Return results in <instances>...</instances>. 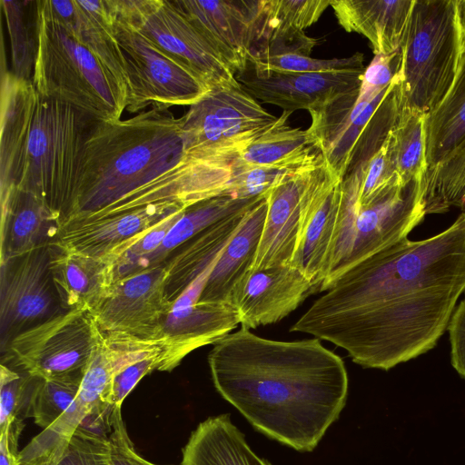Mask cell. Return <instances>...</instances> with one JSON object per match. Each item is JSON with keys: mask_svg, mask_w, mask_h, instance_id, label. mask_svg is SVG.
I'll return each mask as SVG.
<instances>
[{"mask_svg": "<svg viewBox=\"0 0 465 465\" xmlns=\"http://www.w3.org/2000/svg\"><path fill=\"white\" fill-rule=\"evenodd\" d=\"M465 292V213L438 234L403 238L338 277L291 327L388 371L433 349Z\"/></svg>", "mask_w": 465, "mask_h": 465, "instance_id": "cell-1", "label": "cell"}, {"mask_svg": "<svg viewBox=\"0 0 465 465\" xmlns=\"http://www.w3.org/2000/svg\"><path fill=\"white\" fill-rule=\"evenodd\" d=\"M213 345L208 363L216 391L265 436L312 451L339 419L348 374L320 339L274 341L242 326Z\"/></svg>", "mask_w": 465, "mask_h": 465, "instance_id": "cell-2", "label": "cell"}, {"mask_svg": "<svg viewBox=\"0 0 465 465\" xmlns=\"http://www.w3.org/2000/svg\"><path fill=\"white\" fill-rule=\"evenodd\" d=\"M184 155L182 119L166 110L99 121L85 142L64 224L109 206L178 165Z\"/></svg>", "mask_w": 465, "mask_h": 465, "instance_id": "cell-3", "label": "cell"}, {"mask_svg": "<svg viewBox=\"0 0 465 465\" xmlns=\"http://www.w3.org/2000/svg\"><path fill=\"white\" fill-rule=\"evenodd\" d=\"M37 51L33 84L100 121L121 119L127 99L97 54L52 9L37 1Z\"/></svg>", "mask_w": 465, "mask_h": 465, "instance_id": "cell-4", "label": "cell"}, {"mask_svg": "<svg viewBox=\"0 0 465 465\" xmlns=\"http://www.w3.org/2000/svg\"><path fill=\"white\" fill-rule=\"evenodd\" d=\"M99 121L38 94L16 186L37 196L62 226L74 201L85 142Z\"/></svg>", "mask_w": 465, "mask_h": 465, "instance_id": "cell-5", "label": "cell"}, {"mask_svg": "<svg viewBox=\"0 0 465 465\" xmlns=\"http://www.w3.org/2000/svg\"><path fill=\"white\" fill-rule=\"evenodd\" d=\"M463 54L456 0H415L394 74L399 109L432 112L452 86Z\"/></svg>", "mask_w": 465, "mask_h": 465, "instance_id": "cell-6", "label": "cell"}, {"mask_svg": "<svg viewBox=\"0 0 465 465\" xmlns=\"http://www.w3.org/2000/svg\"><path fill=\"white\" fill-rule=\"evenodd\" d=\"M360 168L342 180L337 221L318 292L351 267L403 238L425 215L424 181L397 185L366 206L359 204Z\"/></svg>", "mask_w": 465, "mask_h": 465, "instance_id": "cell-7", "label": "cell"}, {"mask_svg": "<svg viewBox=\"0 0 465 465\" xmlns=\"http://www.w3.org/2000/svg\"><path fill=\"white\" fill-rule=\"evenodd\" d=\"M309 113L308 130L329 169L343 180L383 144L397 120L399 105L393 84L379 91L361 84L360 89Z\"/></svg>", "mask_w": 465, "mask_h": 465, "instance_id": "cell-8", "label": "cell"}, {"mask_svg": "<svg viewBox=\"0 0 465 465\" xmlns=\"http://www.w3.org/2000/svg\"><path fill=\"white\" fill-rule=\"evenodd\" d=\"M181 119L185 155L205 160L241 154L281 120L241 84L211 87Z\"/></svg>", "mask_w": 465, "mask_h": 465, "instance_id": "cell-9", "label": "cell"}, {"mask_svg": "<svg viewBox=\"0 0 465 465\" xmlns=\"http://www.w3.org/2000/svg\"><path fill=\"white\" fill-rule=\"evenodd\" d=\"M112 12V27L124 57L129 82L126 109L148 106L166 110L192 105L211 88L200 75L159 49L132 24Z\"/></svg>", "mask_w": 465, "mask_h": 465, "instance_id": "cell-10", "label": "cell"}, {"mask_svg": "<svg viewBox=\"0 0 465 465\" xmlns=\"http://www.w3.org/2000/svg\"><path fill=\"white\" fill-rule=\"evenodd\" d=\"M102 334L90 310L68 311L18 334L5 354L34 378L82 375Z\"/></svg>", "mask_w": 465, "mask_h": 465, "instance_id": "cell-11", "label": "cell"}, {"mask_svg": "<svg viewBox=\"0 0 465 465\" xmlns=\"http://www.w3.org/2000/svg\"><path fill=\"white\" fill-rule=\"evenodd\" d=\"M113 10L163 52L211 87L237 85L235 74L215 47L172 0H110Z\"/></svg>", "mask_w": 465, "mask_h": 465, "instance_id": "cell-12", "label": "cell"}, {"mask_svg": "<svg viewBox=\"0 0 465 465\" xmlns=\"http://www.w3.org/2000/svg\"><path fill=\"white\" fill-rule=\"evenodd\" d=\"M52 243L0 262V345L63 312L50 268Z\"/></svg>", "mask_w": 465, "mask_h": 465, "instance_id": "cell-13", "label": "cell"}, {"mask_svg": "<svg viewBox=\"0 0 465 465\" xmlns=\"http://www.w3.org/2000/svg\"><path fill=\"white\" fill-rule=\"evenodd\" d=\"M223 250L173 302L165 315L159 338L165 344L164 356L159 371H171L190 352L215 343L240 323L238 313L231 304L199 302L209 274Z\"/></svg>", "mask_w": 465, "mask_h": 465, "instance_id": "cell-14", "label": "cell"}, {"mask_svg": "<svg viewBox=\"0 0 465 465\" xmlns=\"http://www.w3.org/2000/svg\"><path fill=\"white\" fill-rule=\"evenodd\" d=\"M172 1L236 76L247 70L260 41L265 0Z\"/></svg>", "mask_w": 465, "mask_h": 465, "instance_id": "cell-15", "label": "cell"}, {"mask_svg": "<svg viewBox=\"0 0 465 465\" xmlns=\"http://www.w3.org/2000/svg\"><path fill=\"white\" fill-rule=\"evenodd\" d=\"M164 282V262L114 282L107 295L90 311L100 331L159 339L163 319L172 307L165 297Z\"/></svg>", "mask_w": 465, "mask_h": 465, "instance_id": "cell-16", "label": "cell"}, {"mask_svg": "<svg viewBox=\"0 0 465 465\" xmlns=\"http://www.w3.org/2000/svg\"><path fill=\"white\" fill-rule=\"evenodd\" d=\"M342 179L322 158L312 170L304 188L293 266L303 272L314 292L323 282L327 257L335 230Z\"/></svg>", "mask_w": 465, "mask_h": 465, "instance_id": "cell-17", "label": "cell"}, {"mask_svg": "<svg viewBox=\"0 0 465 465\" xmlns=\"http://www.w3.org/2000/svg\"><path fill=\"white\" fill-rule=\"evenodd\" d=\"M313 293L302 270L279 265L248 272L233 288L229 303L242 326L251 330L281 321Z\"/></svg>", "mask_w": 465, "mask_h": 465, "instance_id": "cell-18", "label": "cell"}, {"mask_svg": "<svg viewBox=\"0 0 465 465\" xmlns=\"http://www.w3.org/2000/svg\"><path fill=\"white\" fill-rule=\"evenodd\" d=\"M365 69L303 74H259L247 69L236 76L255 99L280 106L283 111L310 110L360 89Z\"/></svg>", "mask_w": 465, "mask_h": 465, "instance_id": "cell-19", "label": "cell"}, {"mask_svg": "<svg viewBox=\"0 0 465 465\" xmlns=\"http://www.w3.org/2000/svg\"><path fill=\"white\" fill-rule=\"evenodd\" d=\"M183 209L187 208L166 202L118 214L68 222L62 226L56 242L64 247L109 262L120 248Z\"/></svg>", "mask_w": 465, "mask_h": 465, "instance_id": "cell-20", "label": "cell"}, {"mask_svg": "<svg viewBox=\"0 0 465 465\" xmlns=\"http://www.w3.org/2000/svg\"><path fill=\"white\" fill-rule=\"evenodd\" d=\"M322 158L290 173L268 192L263 230L250 271L292 264L302 196L312 170Z\"/></svg>", "mask_w": 465, "mask_h": 465, "instance_id": "cell-21", "label": "cell"}, {"mask_svg": "<svg viewBox=\"0 0 465 465\" xmlns=\"http://www.w3.org/2000/svg\"><path fill=\"white\" fill-rule=\"evenodd\" d=\"M38 93L33 82L16 77L2 66L0 192L16 186Z\"/></svg>", "mask_w": 465, "mask_h": 465, "instance_id": "cell-22", "label": "cell"}, {"mask_svg": "<svg viewBox=\"0 0 465 465\" xmlns=\"http://www.w3.org/2000/svg\"><path fill=\"white\" fill-rule=\"evenodd\" d=\"M61 228L59 217L37 196L12 186L1 195L0 262L56 242Z\"/></svg>", "mask_w": 465, "mask_h": 465, "instance_id": "cell-23", "label": "cell"}, {"mask_svg": "<svg viewBox=\"0 0 465 465\" xmlns=\"http://www.w3.org/2000/svg\"><path fill=\"white\" fill-rule=\"evenodd\" d=\"M51 272L64 312L92 310L110 292L114 266L102 258L52 243Z\"/></svg>", "mask_w": 465, "mask_h": 465, "instance_id": "cell-24", "label": "cell"}, {"mask_svg": "<svg viewBox=\"0 0 465 465\" xmlns=\"http://www.w3.org/2000/svg\"><path fill=\"white\" fill-rule=\"evenodd\" d=\"M415 0L331 1L340 25L364 35L374 54H398Z\"/></svg>", "mask_w": 465, "mask_h": 465, "instance_id": "cell-25", "label": "cell"}, {"mask_svg": "<svg viewBox=\"0 0 465 465\" xmlns=\"http://www.w3.org/2000/svg\"><path fill=\"white\" fill-rule=\"evenodd\" d=\"M329 5L328 0H265L262 33L252 58L291 53L310 55L318 40L303 30L317 22Z\"/></svg>", "mask_w": 465, "mask_h": 465, "instance_id": "cell-26", "label": "cell"}, {"mask_svg": "<svg viewBox=\"0 0 465 465\" xmlns=\"http://www.w3.org/2000/svg\"><path fill=\"white\" fill-rule=\"evenodd\" d=\"M267 208L266 194L246 212L238 230L213 265L199 302L230 304L233 288L253 264Z\"/></svg>", "mask_w": 465, "mask_h": 465, "instance_id": "cell-27", "label": "cell"}, {"mask_svg": "<svg viewBox=\"0 0 465 465\" xmlns=\"http://www.w3.org/2000/svg\"><path fill=\"white\" fill-rule=\"evenodd\" d=\"M252 206L208 226L176 249L164 262V292L170 303L173 304L217 258L223 248L234 235L246 212Z\"/></svg>", "mask_w": 465, "mask_h": 465, "instance_id": "cell-28", "label": "cell"}, {"mask_svg": "<svg viewBox=\"0 0 465 465\" xmlns=\"http://www.w3.org/2000/svg\"><path fill=\"white\" fill-rule=\"evenodd\" d=\"M181 465H272L257 456L229 414L202 421L183 449Z\"/></svg>", "mask_w": 465, "mask_h": 465, "instance_id": "cell-29", "label": "cell"}, {"mask_svg": "<svg viewBox=\"0 0 465 465\" xmlns=\"http://www.w3.org/2000/svg\"><path fill=\"white\" fill-rule=\"evenodd\" d=\"M103 337L114 366L106 403L113 408L122 407L125 397L143 376L160 370L165 344L162 339L122 332H103Z\"/></svg>", "mask_w": 465, "mask_h": 465, "instance_id": "cell-30", "label": "cell"}, {"mask_svg": "<svg viewBox=\"0 0 465 465\" xmlns=\"http://www.w3.org/2000/svg\"><path fill=\"white\" fill-rule=\"evenodd\" d=\"M292 113L283 111L275 127L250 143L241 153L245 163L262 167H300L322 157L316 138L308 129L288 125Z\"/></svg>", "mask_w": 465, "mask_h": 465, "instance_id": "cell-31", "label": "cell"}, {"mask_svg": "<svg viewBox=\"0 0 465 465\" xmlns=\"http://www.w3.org/2000/svg\"><path fill=\"white\" fill-rule=\"evenodd\" d=\"M424 127L428 173L465 139V53L452 86L426 114Z\"/></svg>", "mask_w": 465, "mask_h": 465, "instance_id": "cell-32", "label": "cell"}, {"mask_svg": "<svg viewBox=\"0 0 465 465\" xmlns=\"http://www.w3.org/2000/svg\"><path fill=\"white\" fill-rule=\"evenodd\" d=\"M266 194L250 199L217 196L188 207L170 229L161 246L140 263L137 272L163 263L176 249L203 230L253 205Z\"/></svg>", "mask_w": 465, "mask_h": 465, "instance_id": "cell-33", "label": "cell"}, {"mask_svg": "<svg viewBox=\"0 0 465 465\" xmlns=\"http://www.w3.org/2000/svg\"><path fill=\"white\" fill-rule=\"evenodd\" d=\"M425 117L424 113L416 109H399L386 139L391 160L403 186L424 181L428 171Z\"/></svg>", "mask_w": 465, "mask_h": 465, "instance_id": "cell-34", "label": "cell"}, {"mask_svg": "<svg viewBox=\"0 0 465 465\" xmlns=\"http://www.w3.org/2000/svg\"><path fill=\"white\" fill-rule=\"evenodd\" d=\"M11 48V72L33 82L37 51V1H0Z\"/></svg>", "mask_w": 465, "mask_h": 465, "instance_id": "cell-35", "label": "cell"}, {"mask_svg": "<svg viewBox=\"0 0 465 465\" xmlns=\"http://www.w3.org/2000/svg\"><path fill=\"white\" fill-rule=\"evenodd\" d=\"M427 214L444 213L465 205V139L424 179Z\"/></svg>", "mask_w": 465, "mask_h": 465, "instance_id": "cell-36", "label": "cell"}, {"mask_svg": "<svg viewBox=\"0 0 465 465\" xmlns=\"http://www.w3.org/2000/svg\"><path fill=\"white\" fill-rule=\"evenodd\" d=\"M35 378L15 371L9 365L0 366V434H6L11 450L17 452L23 420L28 417Z\"/></svg>", "mask_w": 465, "mask_h": 465, "instance_id": "cell-37", "label": "cell"}, {"mask_svg": "<svg viewBox=\"0 0 465 465\" xmlns=\"http://www.w3.org/2000/svg\"><path fill=\"white\" fill-rule=\"evenodd\" d=\"M83 376L35 378L28 416H32L35 424L43 430L52 426L74 401Z\"/></svg>", "mask_w": 465, "mask_h": 465, "instance_id": "cell-38", "label": "cell"}, {"mask_svg": "<svg viewBox=\"0 0 465 465\" xmlns=\"http://www.w3.org/2000/svg\"><path fill=\"white\" fill-rule=\"evenodd\" d=\"M364 56L355 53L349 57L319 59L302 54H282L252 59L247 69L259 74L331 73L365 69Z\"/></svg>", "mask_w": 465, "mask_h": 465, "instance_id": "cell-39", "label": "cell"}, {"mask_svg": "<svg viewBox=\"0 0 465 465\" xmlns=\"http://www.w3.org/2000/svg\"><path fill=\"white\" fill-rule=\"evenodd\" d=\"M114 366L109 351L102 337L88 362L73 406L84 416L94 408L109 405L106 397L113 377Z\"/></svg>", "mask_w": 465, "mask_h": 465, "instance_id": "cell-40", "label": "cell"}, {"mask_svg": "<svg viewBox=\"0 0 465 465\" xmlns=\"http://www.w3.org/2000/svg\"><path fill=\"white\" fill-rule=\"evenodd\" d=\"M185 210H179L162 220L110 257L109 262L114 266V282L137 272L140 263L161 246L170 229Z\"/></svg>", "mask_w": 465, "mask_h": 465, "instance_id": "cell-41", "label": "cell"}, {"mask_svg": "<svg viewBox=\"0 0 465 465\" xmlns=\"http://www.w3.org/2000/svg\"><path fill=\"white\" fill-rule=\"evenodd\" d=\"M397 185L402 184L391 160L385 140L379 150L360 167L359 204L366 206Z\"/></svg>", "mask_w": 465, "mask_h": 465, "instance_id": "cell-42", "label": "cell"}, {"mask_svg": "<svg viewBox=\"0 0 465 465\" xmlns=\"http://www.w3.org/2000/svg\"><path fill=\"white\" fill-rule=\"evenodd\" d=\"M107 440L75 430L55 465H109Z\"/></svg>", "mask_w": 465, "mask_h": 465, "instance_id": "cell-43", "label": "cell"}, {"mask_svg": "<svg viewBox=\"0 0 465 465\" xmlns=\"http://www.w3.org/2000/svg\"><path fill=\"white\" fill-rule=\"evenodd\" d=\"M111 425L107 440L109 465H156L136 452L123 420L121 407L114 409Z\"/></svg>", "mask_w": 465, "mask_h": 465, "instance_id": "cell-44", "label": "cell"}, {"mask_svg": "<svg viewBox=\"0 0 465 465\" xmlns=\"http://www.w3.org/2000/svg\"><path fill=\"white\" fill-rule=\"evenodd\" d=\"M447 331L450 335L451 365L465 380V292L464 298L452 312Z\"/></svg>", "mask_w": 465, "mask_h": 465, "instance_id": "cell-45", "label": "cell"}, {"mask_svg": "<svg viewBox=\"0 0 465 465\" xmlns=\"http://www.w3.org/2000/svg\"><path fill=\"white\" fill-rule=\"evenodd\" d=\"M18 453L14 452L9 445L6 434H0V465H17Z\"/></svg>", "mask_w": 465, "mask_h": 465, "instance_id": "cell-46", "label": "cell"}, {"mask_svg": "<svg viewBox=\"0 0 465 465\" xmlns=\"http://www.w3.org/2000/svg\"><path fill=\"white\" fill-rule=\"evenodd\" d=\"M456 11L463 50L465 53V0H456Z\"/></svg>", "mask_w": 465, "mask_h": 465, "instance_id": "cell-47", "label": "cell"}, {"mask_svg": "<svg viewBox=\"0 0 465 465\" xmlns=\"http://www.w3.org/2000/svg\"><path fill=\"white\" fill-rule=\"evenodd\" d=\"M461 213H465V205L460 209Z\"/></svg>", "mask_w": 465, "mask_h": 465, "instance_id": "cell-48", "label": "cell"}, {"mask_svg": "<svg viewBox=\"0 0 465 465\" xmlns=\"http://www.w3.org/2000/svg\"><path fill=\"white\" fill-rule=\"evenodd\" d=\"M17 465H32V464H26V463H19V462H17Z\"/></svg>", "mask_w": 465, "mask_h": 465, "instance_id": "cell-49", "label": "cell"}]
</instances>
